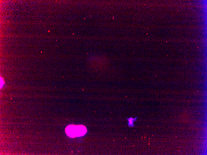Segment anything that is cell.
<instances>
[{
	"instance_id": "1",
	"label": "cell",
	"mask_w": 207,
	"mask_h": 155,
	"mask_svg": "<svg viewBox=\"0 0 207 155\" xmlns=\"http://www.w3.org/2000/svg\"><path fill=\"white\" fill-rule=\"evenodd\" d=\"M87 130L83 125H70L66 129L67 135L71 137L83 136L87 133Z\"/></svg>"
},
{
	"instance_id": "2",
	"label": "cell",
	"mask_w": 207,
	"mask_h": 155,
	"mask_svg": "<svg viewBox=\"0 0 207 155\" xmlns=\"http://www.w3.org/2000/svg\"><path fill=\"white\" fill-rule=\"evenodd\" d=\"M92 61V65L96 68L100 69H103L107 65L106 59L102 57H94Z\"/></svg>"
},
{
	"instance_id": "3",
	"label": "cell",
	"mask_w": 207,
	"mask_h": 155,
	"mask_svg": "<svg viewBox=\"0 0 207 155\" xmlns=\"http://www.w3.org/2000/svg\"><path fill=\"white\" fill-rule=\"evenodd\" d=\"M137 118L136 117L135 118H133L131 117V118L127 119L128 121V125L129 127H134V121H137Z\"/></svg>"
},
{
	"instance_id": "4",
	"label": "cell",
	"mask_w": 207,
	"mask_h": 155,
	"mask_svg": "<svg viewBox=\"0 0 207 155\" xmlns=\"http://www.w3.org/2000/svg\"><path fill=\"white\" fill-rule=\"evenodd\" d=\"M1 88L2 87H2L3 86V84H4V81H3V80L2 79V78H1Z\"/></svg>"
}]
</instances>
